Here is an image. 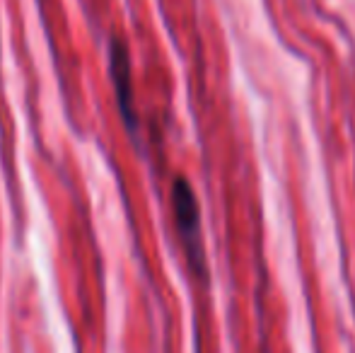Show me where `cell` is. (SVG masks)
Segmentation results:
<instances>
[{
	"label": "cell",
	"instance_id": "cell-2",
	"mask_svg": "<svg viewBox=\"0 0 355 353\" xmlns=\"http://www.w3.org/2000/svg\"><path fill=\"white\" fill-rule=\"evenodd\" d=\"M109 76H112L114 99L121 114V121L133 141H138L141 133V117L136 109V89H133V68H131V51L121 37L109 39Z\"/></svg>",
	"mask_w": 355,
	"mask_h": 353
},
{
	"label": "cell",
	"instance_id": "cell-1",
	"mask_svg": "<svg viewBox=\"0 0 355 353\" xmlns=\"http://www.w3.org/2000/svg\"><path fill=\"white\" fill-rule=\"evenodd\" d=\"M172 211L179 230V240H182L184 252H187L189 266H191V271L201 281H206L208 264L201 235V206H198V198L193 193L191 182L182 175L172 179Z\"/></svg>",
	"mask_w": 355,
	"mask_h": 353
}]
</instances>
